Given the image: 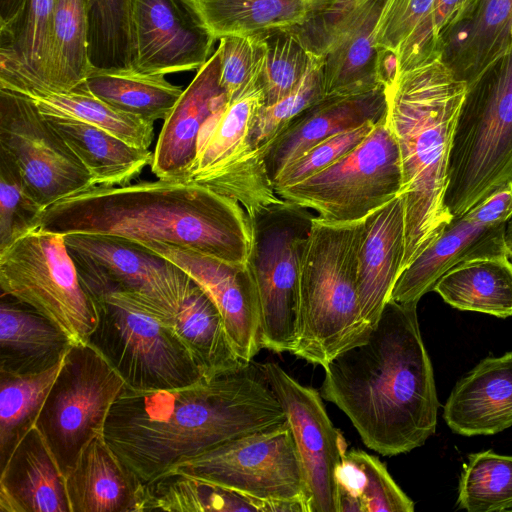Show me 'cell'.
Instances as JSON below:
<instances>
[{"mask_svg":"<svg viewBox=\"0 0 512 512\" xmlns=\"http://www.w3.org/2000/svg\"><path fill=\"white\" fill-rule=\"evenodd\" d=\"M512 39V0H477L441 37V57L467 84L498 58Z\"/></svg>","mask_w":512,"mask_h":512,"instance_id":"obj_28","label":"cell"},{"mask_svg":"<svg viewBox=\"0 0 512 512\" xmlns=\"http://www.w3.org/2000/svg\"><path fill=\"white\" fill-rule=\"evenodd\" d=\"M133 69L166 75L198 70L215 37L190 0L133 1Z\"/></svg>","mask_w":512,"mask_h":512,"instance_id":"obj_19","label":"cell"},{"mask_svg":"<svg viewBox=\"0 0 512 512\" xmlns=\"http://www.w3.org/2000/svg\"><path fill=\"white\" fill-rule=\"evenodd\" d=\"M76 264L131 291L173 317L196 285L177 265L141 243L94 234L64 235Z\"/></svg>","mask_w":512,"mask_h":512,"instance_id":"obj_18","label":"cell"},{"mask_svg":"<svg viewBox=\"0 0 512 512\" xmlns=\"http://www.w3.org/2000/svg\"><path fill=\"white\" fill-rule=\"evenodd\" d=\"M363 219L349 223L312 217L297 273L298 331L291 354L323 368L365 342L373 328L358 294Z\"/></svg>","mask_w":512,"mask_h":512,"instance_id":"obj_5","label":"cell"},{"mask_svg":"<svg viewBox=\"0 0 512 512\" xmlns=\"http://www.w3.org/2000/svg\"><path fill=\"white\" fill-rule=\"evenodd\" d=\"M36 227L176 245L241 269L247 268L254 244L253 221L245 209L193 181L94 186L45 208Z\"/></svg>","mask_w":512,"mask_h":512,"instance_id":"obj_3","label":"cell"},{"mask_svg":"<svg viewBox=\"0 0 512 512\" xmlns=\"http://www.w3.org/2000/svg\"><path fill=\"white\" fill-rule=\"evenodd\" d=\"M512 217V184L451 222L400 274L389 300L418 304L455 265L476 258L508 256L507 223Z\"/></svg>","mask_w":512,"mask_h":512,"instance_id":"obj_16","label":"cell"},{"mask_svg":"<svg viewBox=\"0 0 512 512\" xmlns=\"http://www.w3.org/2000/svg\"><path fill=\"white\" fill-rule=\"evenodd\" d=\"M434 1L386 0L376 28V45L397 52L399 72L441 56L432 27Z\"/></svg>","mask_w":512,"mask_h":512,"instance_id":"obj_37","label":"cell"},{"mask_svg":"<svg viewBox=\"0 0 512 512\" xmlns=\"http://www.w3.org/2000/svg\"><path fill=\"white\" fill-rule=\"evenodd\" d=\"M62 362L33 374L0 371V468L35 426Z\"/></svg>","mask_w":512,"mask_h":512,"instance_id":"obj_39","label":"cell"},{"mask_svg":"<svg viewBox=\"0 0 512 512\" xmlns=\"http://www.w3.org/2000/svg\"><path fill=\"white\" fill-rule=\"evenodd\" d=\"M281 512L282 505L263 501L203 479L166 472L144 484V511Z\"/></svg>","mask_w":512,"mask_h":512,"instance_id":"obj_32","label":"cell"},{"mask_svg":"<svg viewBox=\"0 0 512 512\" xmlns=\"http://www.w3.org/2000/svg\"><path fill=\"white\" fill-rule=\"evenodd\" d=\"M386 0H322L293 27L305 47L322 59L325 95L373 90L377 77L376 28Z\"/></svg>","mask_w":512,"mask_h":512,"instance_id":"obj_14","label":"cell"},{"mask_svg":"<svg viewBox=\"0 0 512 512\" xmlns=\"http://www.w3.org/2000/svg\"><path fill=\"white\" fill-rule=\"evenodd\" d=\"M218 48L220 84L231 100L261 75L265 46L260 34L229 35L219 39Z\"/></svg>","mask_w":512,"mask_h":512,"instance_id":"obj_46","label":"cell"},{"mask_svg":"<svg viewBox=\"0 0 512 512\" xmlns=\"http://www.w3.org/2000/svg\"><path fill=\"white\" fill-rule=\"evenodd\" d=\"M385 92L386 123L401 159L403 271L453 219L445 195L454 131L467 83L437 56L400 72Z\"/></svg>","mask_w":512,"mask_h":512,"instance_id":"obj_4","label":"cell"},{"mask_svg":"<svg viewBox=\"0 0 512 512\" xmlns=\"http://www.w3.org/2000/svg\"><path fill=\"white\" fill-rule=\"evenodd\" d=\"M171 322L204 374L233 370L246 363L237 355L218 308L198 285Z\"/></svg>","mask_w":512,"mask_h":512,"instance_id":"obj_34","label":"cell"},{"mask_svg":"<svg viewBox=\"0 0 512 512\" xmlns=\"http://www.w3.org/2000/svg\"><path fill=\"white\" fill-rule=\"evenodd\" d=\"M216 40L301 24L320 0H190Z\"/></svg>","mask_w":512,"mask_h":512,"instance_id":"obj_35","label":"cell"},{"mask_svg":"<svg viewBox=\"0 0 512 512\" xmlns=\"http://www.w3.org/2000/svg\"><path fill=\"white\" fill-rule=\"evenodd\" d=\"M125 388L90 343L70 346L35 424L65 478L88 443L103 435L108 412Z\"/></svg>","mask_w":512,"mask_h":512,"instance_id":"obj_11","label":"cell"},{"mask_svg":"<svg viewBox=\"0 0 512 512\" xmlns=\"http://www.w3.org/2000/svg\"><path fill=\"white\" fill-rule=\"evenodd\" d=\"M290 202L253 219L248 271L254 284L262 348L292 353L297 343V273L312 216Z\"/></svg>","mask_w":512,"mask_h":512,"instance_id":"obj_12","label":"cell"},{"mask_svg":"<svg viewBox=\"0 0 512 512\" xmlns=\"http://www.w3.org/2000/svg\"><path fill=\"white\" fill-rule=\"evenodd\" d=\"M457 505L468 512L512 511V456L492 450L469 455Z\"/></svg>","mask_w":512,"mask_h":512,"instance_id":"obj_42","label":"cell"},{"mask_svg":"<svg viewBox=\"0 0 512 512\" xmlns=\"http://www.w3.org/2000/svg\"><path fill=\"white\" fill-rule=\"evenodd\" d=\"M386 111L384 86L358 94L325 95L297 116L269 147L265 161L271 180L318 143L368 122H379Z\"/></svg>","mask_w":512,"mask_h":512,"instance_id":"obj_22","label":"cell"},{"mask_svg":"<svg viewBox=\"0 0 512 512\" xmlns=\"http://www.w3.org/2000/svg\"><path fill=\"white\" fill-rule=\"evenodd\" d=\"M476 2L477 0L434 1L432 27L439 44L442 35L461 21Z\"/></svg>","mask_w":512,"mask_h":512,"instance_id":"obj_48","label":"cell"},{"mask_svg":"<svg viewBox=\"0 0 512 512\" xmlns=\"http://www.w3.org/2000/svg\"><path fill=\"white\" fill-rule=\"evenodd\" d=\"M76 267L97 311L88 343L104 356L128 388L175 389L204 375L174 330L172 317L107 278L78 264Z\"/></svg>","mask_w":512,"mask_h":512,"instance_id":"obj_6","label":"cell"},{"mask_svg":"<svg viewBox=\"0 0 512 512\" xmlns=\"http://www.w3.org/2000/svg\"><path fill=\"white\" fill-rule=\"evenodd\" d=\"M0 286L63 331L86 343L97 323L95 302L84 287L64 235L33 228L0 251Z\"/></svg>","mask_w":512,"mask_h":512,"instance_id":"obj_9","label":"cell"},{"mask_svg":"<svg viewBox=\"0 0 512 512\" xmlns=\"http://www.w3.org/2000/svg\"><path fill=\"white\" fill-rule=\"evenodd\" d=\"M443 418L463 436L493 435L512 426V352L487 357L461 378Z\"/></svg>","mask_w":512,"mask_h":512,"instance_id":"obj_25","label":"cell"},{"mask_svg":"<svg viewBox=\"0 0 512 512\" xmlns=\"http://www.w3.org/2000/svg\"><path fill=\"white\" fill-rule=\"evenodd\" d=\"M338 512H413L402 491L377 457L347 450L335 471Z\"/></svg>","mask_w":512,"mask_h":512,"instance_id":"obj_33","label":"cell"},{"mask_svg":"<svg viewBox=\"0 0 512 512\" xmlns=\"http://www.w3.org/2000/svg\"><path fill=\"white\" fill-rule=\"evenodd\" d=\"M41 212L29 196L18 166L0 149V251L36 228Z\"/></svg>","mask_w":512,"mask_h":512,"instance_id":"obj_45","label":"cell"},{"mask_svg":"<svg viewBox=\"0 0 512 512\" xmlns=\"http://www.w3.org/2000/svg\"><path fill=\"white\" fill-rule=\"evenodd\" d=\"M433 291L456 309L510 317L512 262L508 256L463 261L443 274Z\"/></svg>","mask_w":512,"mask_h":512,"instance_id":"obj_31","label":"cell"},{"mask_svg":"<svg viewBox=\"0 0 512 512\" xmlns=\"http://www.w3.org/2000/svg\"><path fill=\"white\" fill-rule=\"evenodd\" d=\"M325 96L322 59L314 56L298 85L277 102L264 105L253 125V146L264 156L283 130L303 111Z\"/></svg>","mask_w":512,"mask_h":512,"instance_id":"obj_44","label":"cell"},{"mask_svg":"<svg viewBox=\"0 0 512 512\" xmlns=\"http://www.w3.org/2000/svg\"><path fill=\"white\" fill-rule=\"evenodd\" d=\"M26 0H0V27L12 21L23 8Z\"/></svg>","mask_w":512,"mask_h":512,"instance_id":"obj_50","label":"cell"},{"mask_svg":"<svg viewBox=\"0 0 512 512\" xmlns=\"http://www.w3.org/2000/svg\"><path fill=\"white\" fill-rule=\"evenodd\" d=\"M402 169L398 144L386 123L341 159L298 183L276 189L284 200L334 223L359 221L399 196Z\"/></svg>","mask_w":512,"mask_h":512,"instance_id":"obj_10","label":"cell"},{"mask_svg":"<svg viewBox=\"0 0 512 512\" xmlns=\"http://www.w3.org/2000/svg\"><path fill=\"white\" fill-rule=\"evenodd\" d=\"M0 149L16 163L29 196L42 211L95 186L34 101L5 89H0Z\"/></svg>","mask_w":512,"mask_h":512,"instance_id":"obj_15","label":"cell"},{"mask_svg":"<svg viewBox=\"0 0 512 512\" xmlns=\"http://www.w3.org/2000/svg\"><path fill=\"white\" fill-rule=\"evenodd\" d=\"M71 512H141L144 483L116 456L103 435L92 439L65 478Z\"/></svg>","mask_w":512,"mask_h":512,"instance_id":"obj_27","label":"cell"},{"mask_svg":"<svg viewBox=\"0 0 512 512\" xmlns=\"http://www.w3.org/2000/svg\"><path fill=\"white\" fill-rule=\"evenodd\" d=\"M512 184V39L472 82L460 109L445 204L461 216Z\"/></svg>","mask_w":512,"mask_h":512,"instance_id":"obj_7","label":"cell"},{"mask_svg":"<svg viewBox=\"0 0 512 512\" xmlns=\"http://www.w3.org/2000/svg\"><path fill=\"white\" fill-rule=\"evenodd\" d=\"M45 117L83 163L95 186L130 184L152 163L149 149L131 146L99 127L65 116Z\"/></svg>","mask_w":512,"mask_h":512,"instance_id":"obj_30","label":"cell"},{"mask_svg":"<svg viewBox=\"0 0 512 512\" xmlns=\"http://www.w3.org/2000/svg\"><path fill=\"white\" fill-rule=\"evenodd\" d=\"M72 342L28 305L2 294L0 302V371L43 372L59 362Z\"/></svg>","mask_w":512,"mask_h":512,"instance_id":"obj_29","label":"cell"},{"mask_svg":"<svg viewBox=\"0 0 512 512\" xmlns=\"http://www.w3.org/2000/svg\"><path fill=\"white\" fill-rule=\"evenodd\" d=\"M265 46L260 83L265 105L292 91L301 81L315 55L309 52L291 27L259 33Z\"/></svg>","mask_w":512,"mask_h":512,"instance_id":"obj_43","label":"cell"},{"mask_svg":"<svg viewBox=\"0 0 512 512\" xmlns=\"http://www.w3.org/2000/svg\"><path fill=\"white\" fill-rule=\"evenodd\" d=\"M84 82L106 103L153 123L167 117L183 92L165 75L134 69H92Z\"/></svg>","mask_w":512,"mask_h":512,"instance_id":"obj_36","label":"cell"},{"mask_svg":"<svg viewBox=\"0 0 512 512\" xmlns=\"http://www.w3.org/2000/svg\"><path fill=\"white\" fill-rule=\"evenodd\" d=\"M399 74V61L396 51L378 48L377 77L381 85L388 87Z\"/></svg>","mask_w":512,"mask_h":512,"instance_id":"obj_49","label":"cell"},{"mask_svg":"<svg viewBox=\"0 0 512 512\" xmlns=\"http://www.w3.org/2000/svg\"><path fill=\"white\" fill-rule=\"evenodd\" d=\"M26 97L33 100L45 116H65L86 122L136 148L148 149L153 140V122L106 103L95 96L85 82L68 91Z\"/></svg>","mask_w":512,"mask_h":512,"instance_id":"obj_38","label":"cell"},{"mask_svg":"<svg viewBox=\"0 0 512 512\" xmlns=\"http://www.w3.org/2000/svg\"><path fill=\"white\" fill-rule=\"evenodd\" d=\"M287 421L262 364L252 360L180 388L126 386L108 412L103 437L145 484L180 462Z\"/></svg>","mask_w":512,"mask_h":512,"instance_id":"obj_1","label":"cell"},{"mask_svg":"<svg viewBox=\"0 0 512 512\" xmlns=\"http://www.w3.org/2000/svg\"><path fill=\"white\" fill-rule=\"evenodd\" d=\"M170 471L285 505L290 512H306L303 468L288 421L226 442Z\"/></svg>","mask_w":512,"mask_h":512,"instance_id":"obj_13","label":"cell"},{"mask_svg":"<svg viewBox=\"0 0 512 512\" xmlns=\"http://www.w3.org/2000/svg\"><path fill=\"white\" fill-rule=\"evenodd\" d=\"M323 399L383 456L410 452L436 431L439 401L417 304L389 300L368 339L324 367Z\"/></svg>","mask_w":512,"mask_h":512,"instance_id":"obj_2","label":"cell"},{"mask_svg":"<svg viewBox=\"0 0 512 512\" xmlns=\"http://www.w3.org/2000/svg\"><path fill=\"white\" fill-rule=\"evenodd\" d=\"M170 260L218 308L237 355L252 361L262 349L257 296L248 268L241 269L197 251L160 242H138Z\"/></svg>","mask_w":512,"mask_h":512,"instance_id":"obj_20","label":"cell"},{"mask_svg":"<svg viewBox=\"0 0 512 512\" xmlns=\"http://www.w3.org/2000/svg\"><path fill=\"white\" fill-rule=\"evenodd\" d=\"M228 101L220 84V50L217 47L163 120L150 165L158 179L187 181L203 125Z\"/></svg>","mask_w":512,"mask_h":512,"instance_id":"obj_21","label":"cell"},{"mask_svg":"<svg viewBox=\"0 0 512 512\" xmlns=\"http://www.w3.org/2000/svg\"><path fill=\"white\" fill-rule=\"evenodd\" d=\"M506 247L510 261L512 262V217L507 223L506 228Z\"/></svg>","mask_w":512,"mask_h":512,"instance_id":"obj_51","label":"cell"},{"mask_svg":"<svg viewBox=\"0 0 512 512\" xmlns=\"http://www.w3.org/2000/svg\"><path fill=\"white\" fill-rule=\"evenodd\" d=\"M0 472V512H71L65 477L36 426Z\"/></svg>","mask_w":512,"mask_h":512,"instance_id":"obj_26","label":"cell"},{"mask_svg":"<svg viewBox=\"0 0 512 512\" xmlns=\"http://www.w3.org/2000/svg\"><path fill=\"white\" fill-rule=\"evenodd\" d=\"M133 1L86 0L92 69H133Z\"/></svg>","mask_w":512,"mask_h":512,"instance_id":"obj_41","label":"cell"},{"mask_svg":"<svg viewBox=\"0 0 512 512\" xmlns=\"http://www.w3.org/2000/svg\"><path fill=\"white\" fill-rule=\"evenodd\" d=\"M405 213L397 196L363 218L358 251V294L365 321L377 324L402 272Z\"/></svg>","mask_w":512,"mask_h":512,"instance_id":"obj_24","label":"cell"},{"mask_svg":"<svg viewBox=\"0 0 512 512\" xmlns=\"http://www.w3.org/2000/svg\"><path fill=\"white\" fill-rule=\"evenodd\" d=\"M262 366L292 428L303 468L306 512H338L335 471L347 442L330 420L320 391L300 384L277 363Z\"/></svg>","mask_w":512,"mask_h":512,"instance_id":"obj_17","label":"cell"},{"mask_svg":"<svg viewBox=\"0 0 512 512\" xmlns=\"http://www.w3.org/2000/svg\"><path fill=\"white\" fill-rule=\"evenodd\" d=\"M260 79L254 78L205 122L187 179L236 200L252 220L287 202L276 193L265 158L251 140L265 105Z\"/></svg>","mask_w":512,"mask_h":512,"instance_id":"obj_8","label":"cell"},{"mask_svg":"<svg viewBox=\"0 0 512 512\" xmlns=\"http://www.w3.org/2000/svg\"><path fill=\"white\" fill-rule=\"evenodd\" d=\"M55 0H26L0 27V89L24 96L53 92L52 23Z\"/></svg>","mask_w":512,"mask_h":512,"instance_id":"obj_23","label":"cell"},{"mask_svg":"<svg viewBox=\"0 0 512 512\" xmlns=\"http://www.w3.org/2000/svg\"><path fill=\"white\" fill-rule=\"evenodd\" d=\"M86 0H55L52 23L53 92L82 84L92 67Z\"/></svg>","mask_w":512,"mask_h":512,"instance_id":"obj_40","label":"cell"},{"mask_svg":"<svg viewBox=\"0 0 512 512\" xmlns=\"http://www.w3.org/2000/svg\"><path fill=\"white\" fill-rule=\"evenodd\" d=\"M377 123L368 122L318 143L285 166L272 179L275 190L298 183L329 167L358 146Z\"/></svg>","mask_w":512,"mask_h":512,"instance_id":"obj_47","label":"cell"}]
</instances>
